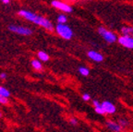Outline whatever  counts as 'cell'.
<instances>
[{
  "label": "cell",
  "instance_id": "1",
  "mask_svg": "<svg viewBox=\"0 0 133 132\" xmlns=\"http://www.w3.org/2000/svg\"><path fill=\"white\" fill-rule=\"evenodd\" d=\"M19 15L22 18H24L25 19L31 21V22L34 23V24H37L41 27L45 28L48 31H53L54 30V25L51 21L48 19L44 18V17L39 16V15L35 14V13L31 12V11L24 10V9H21L19 11Z\"/></svg>",
  "mask_w": 133,
  "mask_h": 132
},
{
  "label": "cell",
  "instance_id": "2",
  "mask_svg": "<svg viewBox=\"0 0 133 132\" xmlns=\"http://www.w3.org/2000/svg\"><path fill=\"white\" fill-rule=\"evenodd\" d=\"M56 31L59 36L66 40H70L73 36V31L66 24H57L56 26Z\"/></svg>",
  "mask_w": 133,
  "mask_h": 132
},
{
  "label": "cell",
  "instance_id": "3",
  "mask_svg": "<svg viewBox=\"0 0 133 132\" xmlns=\"http://www.w3.org/2000/svg\"><path fill=\"white\" fill-rule=\"evenodd\" d=\"M98 32H99V34L109 43H115V42L117 40L116 35L115 34L114 32H112V31H107V30L104 27H100L99 29H98Z\"/></svg>",
  "mask_w": 133,
  "mask_h": 132
},
{
  "label": "cell",
  "instance_id": "4",
  "mask_svg": "<svg viewBox=\"0 0 133 132\" xmlns=\"http://www.w3.org/2000/svg\"><path fill=\"white\" fill-rule=\"evenodd\" d=\"M8 30L12 32L18 33V34L24 35V36H28V35L32 34V30H31L30 28L24 27V26H19V25H10L8 27Z\"/></svg>",
  "mask_w": 133,
  "mask_h": 132
},
{
  "label": "cell",
  "instance_id": "5",
  "mask_svg": "<svg viewBox=\"0 0 133 132\" xmlns=\"http://www.w3.org/2000/svg\"><path fill=\"white\" fill-rule=\"evenodd\" d=\"M51 5H52L54 8H57V9L63 11V12H66V13L72 12V8H71L69 4H66V3H65V2H62V1H56V0H54V1L51 2Z\"/></svg>",
  "mask_w": 133,
  "mask_h": 132
},
{
  "label": "cell",
  "instance_id": "6",
  "mask_svg": "<svg viewBox=\"0 0 133 132\" xmlns=\"http://www.w3.org/2000/svg\"><path fill=\"white\" fill-rule=\"evenodd\" d=\"M118 43L121 45L129 49H133V37L132 36H120Z\"/></svg>",
  "mask_w": 133,
  "mask_h": 132
},
{
  "label": "cell",
  "instance_id": "7",
  "mask_svg": "<svg viewBox=\"0 0 133 132\" xmlns=\"http://www.w3.org/2000/svg\"><path fill=\"white\" fill-rule=\"evenodd\" d=\"M101 105H102L103 109H104V111L105 112V114H110V115H112V114L116 113V106H115L114 103H112L111 102L104 101L101 103Z\"/></svg>",
  "mask_w": 133,
  "mask_h": 132
},
{
  "label": "cell",
  "instance_id": "8",
  "mask_svg": "<svg viewBox=\"0 0 133 132\" xmlns=\"http://www.w3.org/2000/svg\"><path fill=\"white\" fill-rule=\"evenodd\" d=\"M87 56L90 59H91L92 61H95V62H102L104 60L103 55L96 51H89L87 53Z\"/></svg>",
  "mask_w": 133,
  "mask_h": 132
},
{
  "label": "cell",
  "instance_id": "9",
  "mask_svg": "<svg viewBox=\"0 0 133 132\" xmlns=\"http://www.w3.org/2000/svg\"><path fill=\"white\" fill-rule=\"evenodd\" d=\"M106 127L113 132H120L121 128H122L118 123H116V122H113V121L106 122Z\"/></svg>",
  "mask_w": 133,
  "mask_h": 132
},
{
  "label": "cell",
  "instance_id": "10",
  "mask_svg": "<svg viewBox=\"0 0 133 132\" xmlns=\"http://www.w3.org/2000/svg\"><path fill=\"white\" fill-rule=\"evenodd\" d=\"M121 32L122 36H131V34H133V27H123Z\"/></svg>",
  "mask_w": 133,
  "mask_h": 132
},
{
  "label": "cell",
  "instance_id": "11",
  "mask_svg": "<svg viewBox=\"0 0 133 132\" xmlns=\"http://www.w3.org/2000/svg\"><path fill=\"white\" fill-rule=\"evenodd\" d=\"M0 96H2V97H6L8 99V97L10 96V91H8V89H6L5 87L0 86Z\"/></svg>",
  "mask_w": 133,
  "mask_h": 132
},
{
  "label": "cell",
  "instance_id": "12",
  "mask_svg": "<svg viewBox=\"0 0 133 132\" xmlns=\"http://www.w3.org/2000/svg\"><path fill=\"white\" fill-rule=\"evenodd\" d=\"M31 66H32V68L36 70H41L42 68H43V65H42V63L37 59L31 60Z\"/></svg>",
  "mask_w": 133,
  "mask_h": 132
},
{
  "label": "cell",
  "instance_id": "13",
  "mask_svg": "<svg viewBox=\"0 0 133 132\" xmlns=\"http://www.w3.org/2000/svg\"><path fill=\"white\" fill-rule=\"evenodd\" d=\"M37 56H38V57H39V59L42 60V61H44V62H46V61L49 60V56L46 54L45 52H43V51L38 52Z\"/></svg>",
  "mask_w": 133,
  "mask_h": 132
},
{
  "label": "cell",
  "instance_id": "14",
  "mask_svg": "<svg viewBox=\"0 0 133 132\" xmlns=\"http://www.w3.org/2000/svg\"><path fill=\"white\" fill-rule=\"evenodd\" d=\"M56 19H57V24H66V21H68V18H66V15L60 14V15H58Z\"/></svg>",
  "mask_w": 133,
  "mask_h": 132
},
{
  "label": "cell",
  "instance_id": "15",
  "mask_svg": "<svg viewBox=\"0 0 133 132\" xmlns=\"http://www.w3.org/2000/svg\"><path fill=\"white\" fill-rule=\"evenodd\" d=\"M79 73L82 76H88L90 74V70L89 68H85V67H79Z\"/></svg>",
  "mask_w": 133,
  "mask_h": 132
},
{
  "label": "cell",
  "instance_id": "16",
  "mask_svg": "<svg viewBox=\"0 0 133 132\" xmlns=\"http://www.w3.org/2000/svg\"><path fill=\"white\" fill-rule=\"evenodd\" d=\"M94 110H95L96 113L99 114V115H104V114H105V112L103 109L102 105H101V106H98V107H94Z\"/></svg>",
  "mask_w": 133,
  "mask_h": 132
},
{
  "label": "cell",
  "instance_id": "17",
  "mask_svg": "<svg viewBox=\"0 0 133 132\" xmlns=\"http://www.w3.org/2000/svg\"><path fill=\"white\" fill-rule=\"evenodd\" d=\"M118 124L120 125L121 126V128H122V127H126V126H128V124H129V123H128V121H126V120H124V119H120L118 121Z\"/></svg>",
  "mask_w": 133,
  "mask_h": 132
},
{
  "label": "cell",
  "instance_id": "18",
  "mask_svg": "<svg viewBox=\"0 0 133 132\" xmlns=\"http://www.w3.org/2000/svg\"><path fill=\"white\" fill-rule=\"evenodd\" d=\"M0 103H3V104H6L8 103V99L6 97H2V96H0Z\"/></svg>",
  "mask_w": 133,
  "mask_h": 132
},
{
  "label": "cell",
  "instance_id": "19",
  "mask_svg": "<svg viewBox=\"0 0 133 132\" xmlns=\"http://www.w3.org/2000/svg\"><path fill=\"white\" fill-rule=\"evenodd\" d=\"M82 99L84 100V101H89V100L91 99V96H90L88 93H83V94H82Z\"/></svg>",
  "mask_w": 133,
  "mask_h": 132
},
{
  "label": "cell",
  "instance_id": "20",
  "mask_svg": "<svg viewBox=\"0 0 133 132\" xmlns=\"http://www.w3.org/2000/svg\"><path fill=\"white\" fill-rule=\"evenodd\" d=\"M69 121H70V124L71 125H77L78 124V120L76 119V118L75 117H73V118H70V120H69Z\"/></svg>",
  "mask_w": 133,
  "mask_h": 132
},
{
  "label": "cell",
  "instance_id": "21",
  "mask_svg": "<svg viewBox=\"0 0 133 132\" xmlns=\"http://www.w3.org/2000/svg\"><path fill=\"white\" fill-rule=\"evenodd\" d=\"M92 103H94V107H98V106H101V103H100L99 101H97V100H94Z\"/></svg>",
  "mask_w": 133,
  "mask_h": 132
},
{
  "label": "cell",
  "instance_id": "22",
  "mask_svg": "<svg viewBox=\"0 0 133 132\" xmlns=\"http://www.w3.org/2000/svg\"><path fill=\"white\" fill-rule=\"evenodd\" d=\"M0 78H1V80H6V73H4V72L0 73Z\"/></svg>",
  "mask_w": 133,
  "mask_h": 132
},
{
  "label": "cell",
  "instance_id": "23",
  "mask_svg": "<svg viewBox=\"0 0 133 132\" xmlns=\"http://www.w3.org/2000/svg\"><path fill=\"white\" fill-rule=\"evenodd\" d=\"M2 3H4V4H9L10 1H9V0H3Z\"/></svg>",
  "mask_w": 133,
  "mask_h": 132
},
{
  "label": "cell",
  "instance_id": "24",
  "mask_svg": "<svg viewBox=\"0 0 133 132\" xmlns=\"http://www.w3.org/2000/svg\"><path fill=\"white\" fill-rule=\"evenodd\" d=\"M1 116H2V113H1V112H0V117H1Z\"/></svg>",
  "mask_w": 133,
  "mask_h": 132
}]
</instances>
